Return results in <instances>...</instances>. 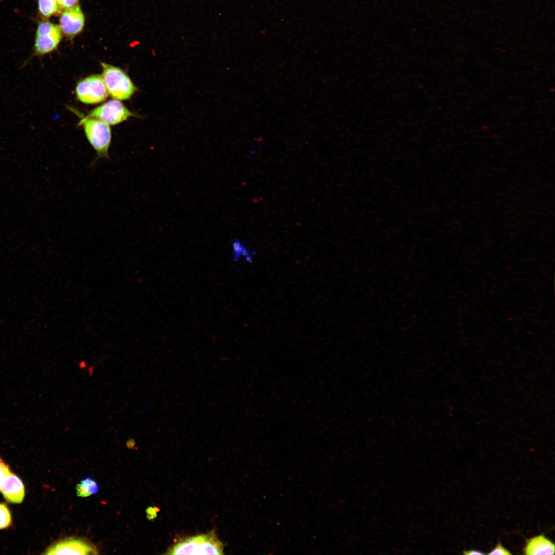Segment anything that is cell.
Returning <instances> with one entry per match:
<instances>
[{"label":"cell","instance_id":"6da1fadb","mask_svg":"<svg viewBox=\"0 0 555 555\" xmlns=\"http://www.w3.org/2000/svg\"><path fill=\"white\" fill-rule=\"evenodd\" d=\"M83 126L86 138L97 153V157L89 165L93 167L98 159H109L108 150L111 142L109 125L92 118L85 117L79 123Z\"/></svg>","mask_w":555,"mask_h":555},{"label":"cell","instance_id":"7a4b0ae2","mask_svg":"<svg viewBox=\"0 0 555 555\" xmlns=\"http://www.w3.org/2000/svg\"><path fill=\"white\" fill-rule=\"evenodd\" d=\"M222 543L214 534L208 533L181 540L170 550L169 554H221Z\"/></svg>","mask_w":555,"mask_h":555},{"label":"cell","instance_id":"3957f363","mask_svg":"<svg viewBox=\"0 0 555 555\" xmlns=\"http://www.w3.org/2000/svg\"><path fill=\"white\" fill-rule=\"evenodd\" d=\"M102 78L108 94L114 99H130L137 88L130 77L120 68L101 62Z\"/></svg>","mask_w":555,"mask_h":555},{"label":"cell","instance_id":"277c9868","mask_svg":"<svg viewBox=\"0 0 555 555\" xmlns=\"http://www.w3.org/2000/svg\"><path fill=\"white\" fill-rule=\"evenodd\" d=\"M62 37L60 26L48 21L40 22L35 34L33 55L42 56L55 50Z\"/></svg>","mask_w":555,"mask_h":555},{"label":"cell","instance_id":"5b68a950","mask_svg":"<svg viewBox=\"0 0 555 555\" xmlns=\"http://www.w3.org/2000/svg\"><path fill=\"white\" fill-rule=\"evenodd\" d=\"M78 99L86 104H96L104 101L108 92L102 76L93 75L79 81L76 87Z\"/></svg>","mask_w":555,"mask_h":555},{"label":"cell","instance_id":"8992f818","mask_svg":"<svg viewBox=\"0 0 555 555\" xmlns=\"http://www.w3.org/2000/svg\"><path fill=\"white\" fill-rule=\"evenodd\" d=\"M136 115L117 100L108 101L91 110L86 117L100 120L115 125Z\"/></svg>","mask_w":555,"mask_h":555},{"label":"cell","instance_id":"52a82bcc","mask_svg":"<svg viewBox=\"0 0 555 555\" xmlns=\"http://www.w3.org/2000/svg\"><path fill=\"white\" fill-rule=\"evenodd\" d=\"M46 554H94L97 549L86 541L77 538H66L53 544L44 553Z\"/></svg>","mask_w":555,"mask_h":555},{"label":"cell","instance_id":"ba28073f","mask_svg":"<svg viewBox=\"0 0 555 555\" xmlns=\"http://www.w3.org/2000/svg\"><path fill=\"white\" fill-rule=\"evenodd\" d=\"M85 18L80 7L77 5L64 10L60 18L62 32L71 39L81 32L84 27Z\"/></svg>","mask_w":555,"mask_h":555},{"label":"cell","instance_id":"9c48e42d","mask_svg":"<svg viewBox=\"0 0 555 555\" xmlns=\"http://www.w3.org/2000/svg\"><path fill=\"white\" fill-rule=\"evenodd\" d=\"M1 491L7 501L11 503H21L25 496V488L22 480L11 473L3 483Z\"/></svg>","mask_w":555,"mask_h":555},{"label":"cell","instance_id":"30bf717a","mask_svg":"<svg viewBox=\"0 0 555 555\" xmlns=\"http://www.w3.org/2000/svg\"><path fill=\"white\" fill-rule=\"evenodd\" d=\"M524 551L525 554H554V545L544 535H540L528 540Z\"/></svg>","mask_w":555,"mask_h":555},{"label":"cell","instance_id":"8fae6325","mask_svg":"<svg viewBox=\"0 0 555 555\" xmlns=\"http://www.w3.org/2000/svg\"><path fill=\"white\" fill-rule=\"evenodd\" d=\"M233 261L236 263L243 256L248 263H251L253 260V255L247 247L239 240H235L232 245Z\"/></svg>","mask_w":555,"mask_h":555},{"label":"cell","instance_id":"7c38bea8","mask_svg":"<svg viewBox=\"0 0 555 555\" xmlns=\"http://www.w3.org/2000/svg\"><path fill=\"white\" fill-rule=\"evenodd\" d=\"M38 5L39 13L44 18H48L60 11L58 0H38Z\"/></svg>","mask_w":555,"mask_h":555},{"label":"cell","instance_id":"4fadbf2b","mask_svg":"<svg viewBox=\"0 0 555 555\" xmlns=\"http://www.w3.org/2000/svg\"><path fill=\"white\" fill-rule=\"evenodd\" d=\"M12 523L11 513L7 505L0 503V529L6 528Z\"/></svg>","mask_w":555,"mask_h":555},{"label":"cell","instance_id":"5bb4252c","mask_svg":"<svg viewBox=\"0 0 555 555\" xmlns=\"http://www.w3.org/2000/svg\"><path fill=\"white\" fill-rule=\"evenodd\" d=\"M80 485L89 496L97 493L99 491L98 483L89 477H87L82 480Z\"/></svg>","mask_w":555,"mask_h":555},{"label":"cell","instance_id":"9a60e30c","mask_svg":"<svg viewBox=\"0 0 555 555\" xmlns=\"http://www.w3.org/2000/svg\"><path fill=\"white\" fill-rule=\"evenodd\" d=\"M11 473L9 467L0 458V491L5 479Z\"/></svg>","mask_w":555,"mask_h":555},{"label":"cell","instance_id":"2e32d148","mask_svg":"<svg viewBox=\"0 0 555 555\" xmlns=\"http://www.w3.org/2000/svg\"><path fill=\"white\" fill-rule=\"evenodd\" d=\"M79 0H58L60 9H67L78 5Z\"/></svg>","mask_w":555,"mask_h":555},{"label":"cell","instance_id":"e0dca14e","mask_svg":"<svg viewBox=\"0 0 555 555\" xmlns=\"http://www.w3.org/2000/svg\"><path fill=\"white\" fill-rule=\"evenodd\" d=\"M488 554H511V553L506 548L503 547L501 543H498L496 545L495 548L492 550L491 552L488 553Z\"/></svg>","mask_w":555,"mask_h":555},{"label":"cell","instance_id":"ac0fdd59","mask_svg":"<svg viewBox=\"0 0 555 555\" xmlns=\"http://www.w3.org/2000/svg\"><path fill=\"white\" fill-rule=\"evenodd\" d=\"M76 492L77 495L79 497H86L89 496V495L82 488L80 484H78L76 486Z\"/></svg>","mask_w":555,"mask_h":555},{"label":"cell","instance_id":"d6986e66","mask_svg":"<svg viewBox=\"0 0 555 555\" xmlns=\"http://www.w3.org/2000/svg\"><path fill=\"white\" fill-rule=\"evenodd\" d=\"M463 553L466 555L484 554V553L476 550H470L467 551H464Z\"/></svg>","mask_w":555,"mask_h":555},{"label":"cell","instance_id":"ffe728a7","mask_svg":"<svg viewBox=\"0 0 555 555\" xmlns=\"http://www.w3.org/2000/svg\"><path fill=\"white\" fill-rule=\"evenodd\" d=\"M135 443L134 439H130L126 442V446L130 449H132L135 447Z\"/></svg>","mask_w":555,"mask_h":555}]
</instances>
